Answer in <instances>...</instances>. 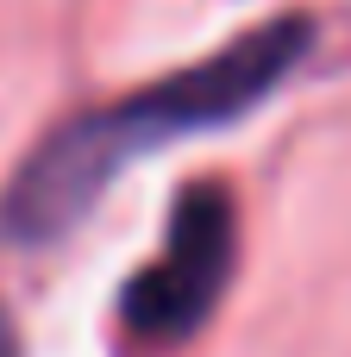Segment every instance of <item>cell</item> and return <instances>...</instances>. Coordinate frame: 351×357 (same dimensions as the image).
I'll list each match as a JSON object with an SVG mask.
<instances>
[{"instance_id": "6da1fadb", "label": "cell", "mask_w": 351, "mask_h": 357, "mask_svg": "<svg viewBox=\"0 0 351 357\" xmlns=\"http://www.w3.org/2000/svg\"><path fill=\"white\" fill-rule=\"evenodd\" d=\"M314 25L308 13H283L245 38H232L226 50L163 75L157 88H138L113 107H94L82 119H69L63 132H50L19 176L0 195V232L13 245H57L69 238L88 207L119 182V169L144 151H163L176 138L232 126L239 113H251L264 94H276V82L308 56Z\"/></svg>"}, {"instance_id": "3957f363", "label": "cell", "mask_w": 351, "mask_h": 357, "mask_svg": "<svg viewBox=\"0 0 351 357\" xmlns=\"http://www.w3.org/2000/svg\"><path fill=\"white\" fill-rule=\"evenodd\" d=\"M0 357H19V333H13V320H6V307H0Z\"/></svg>"}, {"instance_id": "7a4b0ae2", "label": "cell", "mask_w": 351, "mask_h": 357, "mask_svg": "<svg viewBox=\"0 0 351 357\" xmlns=\"http://www.w3.org/2000/svg\"><path fill=\"white\" fill-rule=\"evenodd\" d=\"M232 264H239V213H232V195L220 182L182 188L176 195V213H170L163 251L119 295V314H126L132 339L176 345L188 333H201L207 314L220 307L226 282H232Z\"/></svg>"}]
</instances>
